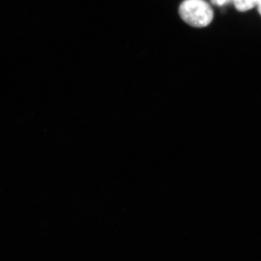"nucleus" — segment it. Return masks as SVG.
<instances>
[{"instance_id":"3","label":"nucleus","mask_w":261,"mask_h":261,"mask_svg":"<svg viewBox=\"0 0 261 261\" xmlns=\"http://www.w3.org/2000/svg\"><path fill=\"white\" fill-rule=\"evenodd\" d=\"M211 4H213L216 6H224V5H228L230 3H233V0H211Z\"/></svg>"},{"instance_id":"2","label":"nucleus","mask_w":261,"mask_h":261,"mask_svg":"<svg viewBox=\"0 0 261 261\" xmlns=\"http://www.w3.org/2000/svg\"><path fill=\"white\" fill-rule=\"evenodd\" d=\"M260 0H233L234 6L240 12H246L257 7Z\"/></svg>"},{"instance_id":"1","label":"nucleus","mask_w":261,"mask_h":261,"mask_svg":"<svg viewBox=\"0 0 261 261\" xmlns=\"http://www.w3.org/2000/svg\"><path fill=\"white\" fill-rule=\"evenodd\" d=\"M179 15L193 28H203L212 22L214 11L204 0H184L179 7Z\"/></svg>"},{"instance_id":"4","label":"nucleus","mask_w":261,"mask_h":261,"mask_svg":"<svg viewBox=\"0 0 261 261\" xmlns=\"http://www.w3.org/2000/svg\"><path fill=\"white\" fill-rule=\"evenodd\" d=\"M257 8H258V11H259V15H261V0L259 1V5H258Z\"/></svg>"}]
</instances>
